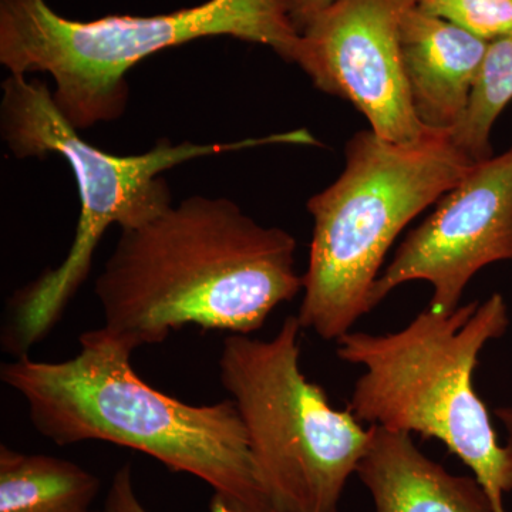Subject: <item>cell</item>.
<instances>
[{"label":"cell","instance_id":"obj_1","mask_svg":"<svg viewBox=\"0 0 512 512\" xmlns=\"http://www.w3.org/2000/svg\"><path fill=\"white\" fill-rule=\"evenodd\" d=\"M301 291L289 232L201 195L121 229L94 288L103 328L133 350L188 325L249 335Z\"/></svg>","mask_w":512,"mask_h":512},{"label":"cell","instance_id":"obj_2","mask_svg":"<svg viewBox=\"0 0 512 512\" xmlns=\"http://www.w3.org/2000/svg\"><path fill=\"white\" fill-rule=\"evenodd\" d=\"M133 352L104 328L87 330L72 359L19 356L3 363L0 379L25 400L37 433L56 446L97 440L133 448L200 478L234 510L271 512L235 403L194 406L158 392L134 372Z\"/></svg>","mask_w":512,"mask_h":512},{"label":"cell","instance_id":"obj_3","mask_svg":"<svg viewBox=\"0 0 512 512\" xmlns=\"http://www.w3.org/2000/svg\"><path fill=\"white\" fill-rule=\"evenodd\" d=\"M0 130L10 153L18 160L64 158L76 178L80 218L76 235L62 264L20 289L9 301L2 345L15 357L49 335L92 269L93 255L111 225L140 227L173 205L164 171L197 158L266 146H316L309 131L295 130L235 143L174 144L161 138L136 156H114L84 140L57 109L45 82L9 74L2 83Z\"/></svg>","mask_w":512,"mask_h":512},{"label":"cell","instance_id":"obj_4","mask_svg":"<svg viewBox=\"0 0 512 512\" xmlns=\"http://www.w3.org/2000/svg\"><path fill=\"white\" fill-rule=\"evenodd\" d=\"M510 326L507 302L494 293L450 313L429 308L403 329L384 335L350 332L336 355L362 366L348 410L360 423L436 439L460 458L490 498L507 512L512 446H501L490 413L474 389V372L488 343Z\"/></svg>","mask_w":512,"mask_h":512},{"label":"cell","instance_id":"obj_5","mask_svg":"<svg viewBox=\"0 0 512 512\" xmlns=\"http://www.w3.org/2000/svg\"><path fill=\"white\" fill-rule=\"evenodd\" d=\"M345 157L342 174L308 201L312 241L296 315L335 342L372 312L370 293L403 229L476 164L443 131L397 144L362 130Z\"/></svg>","mask_w":512,"mask_h":512},{"label":"cell","instance_id":"obj_6","mask_svg":"<svg viewBox=\"0 0 512 512\" xmlns=\"http://www.w3.org/2000/svg\"><path fill=\"white\" fill-rule=\"evenodd\" d=\"M214 36L271 47L289 63L301 42L286 0H207L163 15L90 22L64 18L46 0H0V63L9 74H50L57 109L79 131L123 116L126 77L136 64Z\"/></svg>","mask_w":512,"mask_h":512},{"label":"cell","instance_id":"obj_7","mask_svg":"<svg viewBox=\"0 0 512 512\" xmlns=\"http://www.w3.org/2000/svg\"><path fill=\"white\" fill-rule=\"evenodd\" d=\"M302 325L288 316L272 339L229 335L218 369L247 430L271 512H339L370 429L338 410L301 370Z\"/></svg>","mask_w":512,"mask_h":512},{"label":"cell","instance_id":"obj_8","mask_svg":"<svg viewBox=\"0 0 512 512\" xmlns=\"http://www.w3.org/2000/svg\"><path fill=\"white\" fill-rule=\"evenodd\" d=\"M436 204L377 278L372 311L399 286L424 281L433 286L430 311L453 312L481 269L512 261V146L474 164Z\"/></svg>","mask_w":512,"mask_h":512},{"label":"cell","instance_id":"obj_9","mask_svg":"<svg viewBox=\"0 0 512 512\" xmlns=\"http://www.w3.org/2000/svg\"><path fill=\"white\" fill-rule=\"evenodd\" d=\"M419 0H336L301 35L296 64L320 92L350 101L370 130L397 144L434 130L417 119L400 49L404 16Z\"/></svg>","mask_w":512,"mask_h":512},{"label":"cell","instance_id":"obj_10","mask_svg":"<svg viewBox=\"0 0 512 512\" xmlns=\"http://www.w3.org/2000/svg\"><path fill=\"white\" fill-rule=\"evenodd\" d=\"M488 43L419 6L407 12L400 29L403 72L424 127L451 133L460 124Z\"/></svg>","mask_w":512,"mask_h":512},{"label":"cell","instance_id":"obj_11","mask_svg":"<svg viewBox=\"0 0 512 512\" xmlns=\"http://www.w3.org/2000/svg\"><path fill=\"white\" fill-rule=\"evenodd\" d=\"M356 474L376 512H494L474 477L454 476L414 444L412 434L370 426Z\"/></svg>","mask_w":512,"mask_h":512},{"label":"cell","instance_id":"obj_12","mask_svg":"<svg viewBox=\"0 0 512 512\" xmlns=\"http://www.w3.org/2000/svg\"><path fill=\"white\" fill-rule=\"evenodd\" d=\"M100 488L73 461L0 446V512H93Z\"/></svg>","mask_w":512,"mask_h":512},{"label":"cell","instance_id":"obj_13","mask_svg":"<svg viewBox=\"0 0 512 512\" xmlns=\"http://www.w3.org/2000/svg\"><path fill=\"white\" fill-rule=\"evenodd\" d=\"M512 101V32L488 43L470 103L451 141L473 163L493 157L491 131Z\"/></svg>","mask_w":512,"mask_h":512},{"label":"cell","instance_id":"obj_14","mask_svg":"<svg viewBox=\"0 0 512 512\" xmlns=\"http://www.w3.org/2000/svg\"><path fill=\"white\" fill-rule=\"evenodd\" d=\"M417 6L485 42L512 32V0H419Z\"/></svg>","mask_w":512,"mask_h":512},{"label":"cell","instance_id":"obj_15","mask_svg":"<svg viewBox=\"0 0 512 512\" xmlns=\"http://www.w3.org/2000/svg\"><path fill=\"white\" fill-rule=\"evenodd\" d=\"M210 510L211 512H242L229 507L222 498L215 494L211 500ZM103 512H148L147 508L138 500L136 488H134L133 468L130 464H124L114 474Z\"/></svg>","mask_w":512,"mask_h":512},{"label":"cell","instance_id":"obj_16","mask_svg":"<svg viewBox=\"0 0 512 512\" xmlns=\"http://www.w3.org/2000/svg\"><path fill=\"white\" fill-rule=\"evenodd\" d=\"M336 0H286L289 22L298 35H302L309 25L325 12Z\"/></svg>","mask_w":512,"mask_h":512},{"label":"cell","instance_id":"obj_17","mask_svg":"<svg viewBox=\"0 0 512 512\" xmlns=\"http://www.w3.org/2000/svg\"><path fill=\"white\" fill-rule=\"evenodd\" d=\"M495 417L503 424L508 444L512 446V406H501L494 410Z\"/></svg>","mask_w":512,"mask_h":512}]
</instances>
